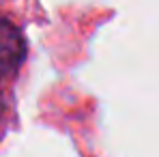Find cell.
<instances>
[{
	"label": "cell",
	"mask_w": 159,
	"mask_h": 157,
	"mask_svg": "<svg viewBox=\"0 0 159 157\" xmlns=\"http://www.w3.org/2000/svg\"><path fill=\"white\" fill-rule=\"evenodd\" d=\"M26 56V41L11 22L0 17V78L13 73Z\"/></svg>",
	"instance_id": "cell-1"
},
{
	"label": "cell",
	"mask_w": 159,
	"mask_h": 157,
	"mask_svg": "<svg viewBox=\"0 0 159 157\" xmlns=\"http://www.w3.org/2000/svg\"><path fill=\"white\" fill-rule=\"evenodd\" d=\"M0 114H2V95H0Z\"/></svg>",
	"instance_id": "cell-2"
}]
</instances>
